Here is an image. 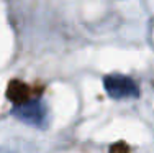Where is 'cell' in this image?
Returning <instances> with one entry per match:
<instances>
[{
    "label": "cell",
    "instance_id": "1",
    "mask_svg": "<svg viewBox=\"0 0 154 153\" xmlns=\"http://www.w3.org/2000/svg\"><path fill=\"white\" fill-rule=\"evenodd\" d=\"M12 115L28 125L38 127V129H46L49 123L48 107L41 100V97H30L25 102L15 104L12 109Z\"/></svg>",
    "mask_w": 154,
    "mask_h": 153
},
{
    "label": "cell",
    "instance_id": "3",
    "mask_svg": "<svg viewBox=\"0 0 154 153\" xmlns=\"http://www.w3.org/2000/svg\"><path fill=\"white\" fill-rule=\"evenodd\" d=\"M30 97H33V89L28 84L18 81V79H13V81L8 82V87H7V99L12 102L13 105L28 100Z\"/></svg>",
    "mask_w": 154,
    "mask_h": 153
},
{
    "label": "cell",
    "instance_id": "2",
    "mask_svg": "<svg viewBox=\"0 0 154 153\" xmlns=\"http://www.w3.org/2000/svg\"><path fill=\"white\" fill-rule=\"evenodd\" d=\"M103 87H105L108 96L115 100L138 99L139 97V86L130 76L108 74L103 78Z\"/></svg>",
    "mask_w": 154,
    "mask_h": 153
}]
</instances>
